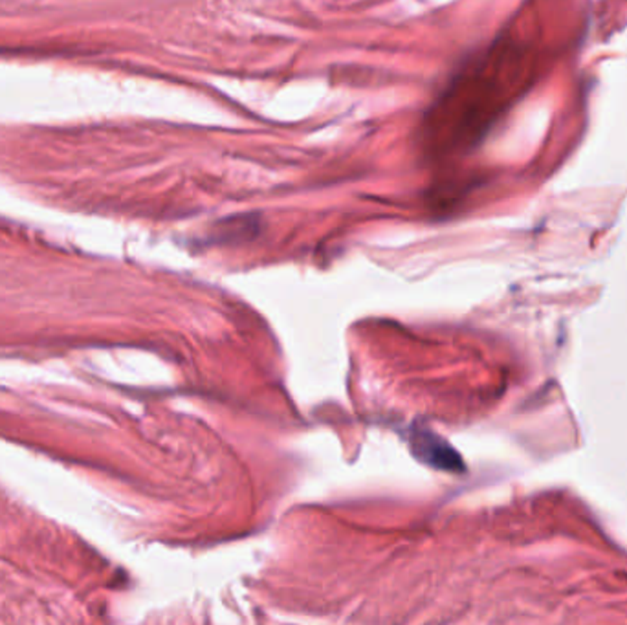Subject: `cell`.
<instances>
[{"label": "cell", "mask_w": 627, "mask_h": 625, "mask_svg": "<svg viewBox=\"0 0 627 625\" xmlns=\"http://www.w3.org/2000/svg\"><path fill=\"white\" fill-rule=\"evenodd\" d=\"M410 446L419 461H422L424 464L435 470H444V472L463 470V459L459 457V453L431 429L415 426L410 437Z\"/></svg>", "instance_id": "cell-1"}]
</instances>
